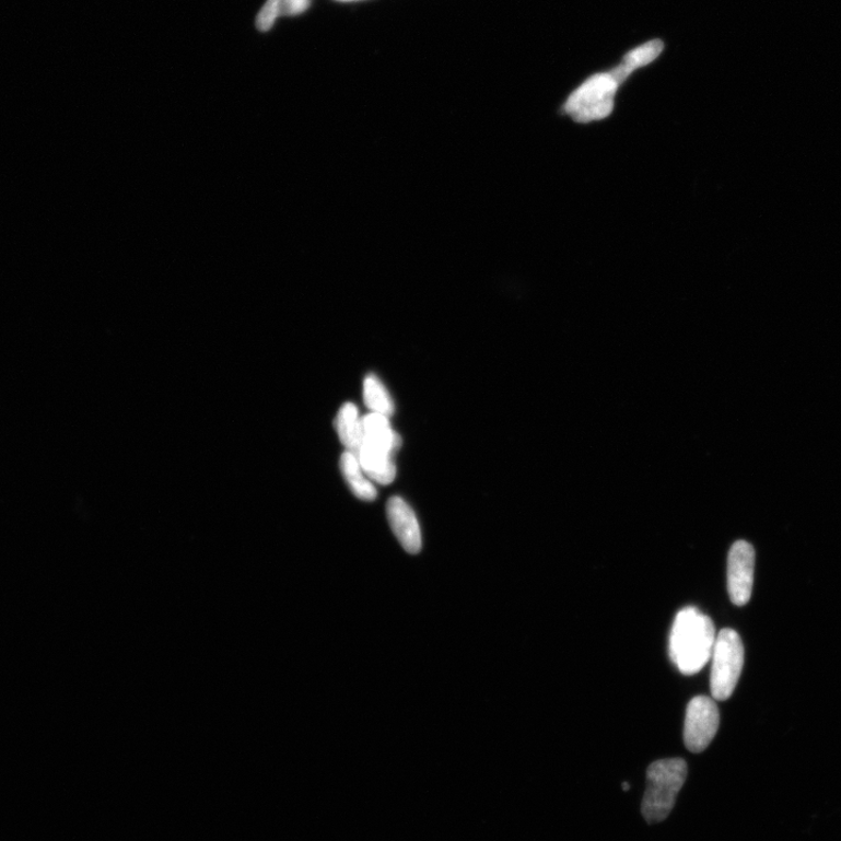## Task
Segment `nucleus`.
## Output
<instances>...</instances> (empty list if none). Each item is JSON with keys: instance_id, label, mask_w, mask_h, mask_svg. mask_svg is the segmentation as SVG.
I'll return each mask as SVG.
<instances>
[{"instance_id": "obj_6", "label": "nucleus", "mask_w": 841, "mask_h": 841, "mask_svg": "<svg viewBox=\"0 0 841 841\" xmlns=\"http://www.w3.org/2000/svg\"><path fill=\"white\" fill-rule=\"evenodd\" d=\"M720 726V713L714 699L696 697L686 710L684 741L692 752L705 750Z\"/></svg>"}, {"instance_id": "obj_14", "label": "nucleus", "mask_w": 841, "mask_h": 841, "mask_svg": "<svg viewBox=\"0 0 841 841\" xmlns=\"http://www.w3.org/2000/svg\"><path fill=\"white\" fill-rule=\"evenodd\" d=\"M622 785H623L622 787H623L624 792H629L630 791V784L629 783L624 782Z\"/></svg>"}, {"instance_id": "obj_4", "label": "nucleus", "mask_w": 841, "mask_h": 841, "mask_svg": "<svg viewBox=\"0 0 841 841\" xmlns=\"http://www.w3.org/2000/svg\"><path fill=\"white\" fill-rule=\"evenodd\" d=\"M632 71L633 68L623 62L615 71L593 78L565 103V113L573 115L577 122H591L608 116L614 107L612 97L617 87Z\"/></svg>"}, {"instance_id": "obj_13", "label": "nucleus", "mask_w": 841, "mask_h": 841, "mask_svg": "<svg viewBox=\"0 0 841 841\" xmlns=\"http://www.w3.org/2000/svg\"><path fill=\"white\" fill-rule=\"evenodd\" d=\"M662 49L663 43L661 40L651 42L647 45L631 51V54L626 57L624 62L632 67L634 70V68L641 67L656 59Z\"/></svg>"}, {"instance_id": "obj_3", "label": "nucleus", "mask_w": 841, "mask_h": 841, "mask_svg": "<svg viewBox=\"0 0 841 841\" xmlns=\"http://www.w3.org/2000/svg\"><path fill=\"white\" fill-rule=\"evenodd\" d=\"M688 772V763L678 758L650 764L642 802V814L649 824L661 822L671 814Z\"/></svg>"}, {"instance_id": "obj_5", "label": "nucleus", "mask_w": 841, "mask_h": 841, "mask_svg": "<svg viewBox=\"0 0 841 841\" xmlns=\"http://www.w3.org/2000/svg\"><path fill=\"white\" fill-rule=\"evenodd\" d=\"M745 664L740 634L723 629L716 636L712 654L711 692L714 700L729 699L739 681Z\"/></svg>"}, {"instance_id": "obj_12", "label": "nucleus", "mask_w": 841, "mask_h": 841, "mask_svg": "<svg viewBox=\"0 0 841 841\" xmlns=\"http://www.w3.org/2000/svg\"><path fill=\"white\" fill-rule=\"evenodd\" d=\"M364 400L372 413L390 418L394 405L388 390L375 375H369L364 382Z\"/></svg>"}, {"instance_id": "obj_11", "label": "nucleus", "mask_w": 841, "mask_h": 841, "mask_svg": "<svg viewBox=\"0 0 841 841\" xmlns=\"http://www.w3.org/2000/svg\"><path fill=\"white\" fill-rule=\"evenodd\" d=\"M311 7V0H267L259 14L256 26L262 32L269 31L280 16L299 15Z\"/></svg>"}, {"instance_id": "obj_7", "label": "nucleus", "mask_w": 841, "mask_h": 841, "mask_svg": "<svg viewBox=\"0 0 841 841\" xmlns=\"http://www.w3.org/2000/svg\"><path fill=\"white\" fill-rule=\"evenodd\" d=\"M754 571V547L745 540L734 542L728 556V594L733 605L744 607L749 603Z\"/></svg>"}, {"instance_id": "obj_2", "label": "nucleus", "mask_w": 841, "mask_h": 841, "mask_svg": "<svg viewBox=\"0 0 841 841\" xmlns=\"http://www.w3.org/2000/svg\"><path fill=\"white\" fill-rule=\"evenodd\" d=\"M401 440L388 418L371 413L362 418V441L355 454L365 475L375 483L388 486L396 479V453Z\"/></svg>"}, {"instance_id": "obj_15", "label": "nucleus", "mask_w": 841, "mask_h": 841, "mask_svg": "<svg viewBox=\"0 0 841 841\" xmlns=\"http://www.w3.org/2000/svg\"><path fill=\"white\" fill-rule=\"evenodd\" d=\"M338 2H358V0H338Z\"/></svg>"}, {"instance_id": "obj_1", "label": "nucleus", "mask_w": 841, "mask_h": 841, "mask_svg": "<svg viewBox=\"0 0 841 841\" xmlns=\"http://www.w3.org/2000/svg\"><path fill=\"white\" fill-rule=\"evenodd\" d=\"M715 640L711 617L696 607L684 608L669 636V657L682 675H697L711 661Z\"/></svg>"}, {"instance_id": "obj_9", "label": "nucleus", "mask_w": 841, "mask_h": 841, "mask_svg": "<svg viewBox=\"0 0 841 841\" xmlns=\"http://www.w3.org/2000/svg\"><path fill=\"white\" fill-rule=\"evenodd\" d=\"M340 470L344 476L347 483L359 500L365 502H372L376 498V489L371 483L370 478L365 475L362 466L358 460V457L346 452L340 457Z\"/></svg>"}, {"instance_id": "obj_8", "label": "nucleus", "mask_w": 841, "mask_h": 841, "mask_svg": "<svg viewBox=\"0 0 841 841\" xmlns=\"http://www.w3.org/2000/svg\"><path fill=\"white\" fill-rule=\"evenodd\" d=\"M387 518L405 551L418 554L422 548L421 529L416 513L400 497H393L387 503Z\"/></svg>"}, {"instance_id": "obj_10", "label": "nucleus", "mask_w": 841, "mask_h": 841, "mask_svg": "<svg viewBox=\"0 0 841 841\" xmlns=\"http://www.w3.org/2000/svg\"><path fill=\"white\" fill-rule=\"evenodd\" d=\"M336 431L347 452L357 454L362 441V419L353 404H346L339 410L336 419Z\"/></svg>"}]
</instances>
